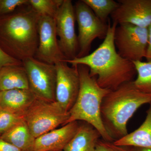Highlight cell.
<instances>
[{
    "mask_svg": "<svg viewBox=\"0 0 151 151\" xmlns=\"http://www.w3.org/2000/svg\"><path fill=\"white\" fill-rule=\"evenodd\" d=\"M108 33L103 43L92 53L81 58L65 61L72 66L86 65L92 77H96L102 87L115 90L122 84L134 80L137 74L134 63L122 58L114 43V33L117 23L108 21Z\"/></svg>",
    "mask_w": 151,
    "mask_h": 151,
    "instance_id": "6da1fadb",
    "label": "cell"
},
{
    "mask_svg": "<svg viewBox=\"0 0 151 151\" xmlns=\"http://www.w3.org/2000/svg\"><path fill=\"white\" fill-rule=\"evenodd\" d=\"M40 15L29 4L0 16V48L22 62L34 57L38 45V25Z\"/></svg>",
    "mask_w": 151,
    "mask_h": 151,
    "instance_id": "7a4b0ae2",
    "label": "cell"
},
{
    "mask_svg": "<svg viewBox=\"0 0 151 151\" xmlns=\"http://www.w3.org/2000/svg\"><path fill=\"white\" fill-rule=\"evenodd\" d=\"M151 102V97L137 89L133 81L122 84L106 95L101 104V119L114 142L128 134L129 120L142 105Z\"/></svg>",
    "mask_w": 151,
    "mask_h": 151,
    "instance_id": "3957f363",
    "label": "cell"
},
{
    "mask_svg": "<svg viewBox=\"0 0 151 151\" xmlns=\"http://www.w3.org/2000/svg\"><path fill=\"white\" fill-rule=\"evenodd\" d=\"M80 86L75 104L69 111V118L66 124L82 121L94 127L100 133L102 139L113 142L103 125L101 116V105L104 97L111 90L100 87L96 77H92L86 65H78Z\"/></svg>",
    "mask_w": 151,
    "mask_h": 151,
    "instance_id": "277c9868",
    "label": "cell"
},
{
    "mask_svg": "<svg viewBox=\"0 0 151 151\" xmlns=\"http://www.w3.org/2000/svg\"><path fill=\"white\" fill-rule=\"evenodd\" d=\"M69 113L64 111L55 101L37 97L23 116L30 132L35 138L65 125Z\"/></svg>",
    "mask_w": 151,
    "mask_h": 151,
    "instance_id": "5b68a950",
    "label": "cell"
},
{
    "mask_svg": "<svg viewBox=\"0 0 151 151\" xmlns=\"http://www.w3.org/2000/svg\"><path fill=\"white\" fill-rule=\"evenodd\" d=\"M74 7L78 31V52L76 57L81 58L89 54L94 40L105 38L108 24L99 19L82 0L76 1Z\"/></svg>",
    "mask_w": 151,
    "mask_h": 151,
    "instance_id": "8992f818",
    "label": "cell"
},
{
    "mask_svg": "<svg viewBox=\"0 0 151 151\" xmlns=\"http://www.w3.org/2000/svg\"><path fill=\"white\" fill-rule=\"evenodd\" d=\"M114 43L118 53L132 62L145 58L148 47V30L129 24H118L114 33Z\"/></svg>",
    "mask_w": 151,
    "mask_h": 151,
    "instance_id": "52a82bcc",
    "label": "cell"
},
{
    "mask_svg": "<svg viewBox=\"0 0 151 151\" xmlns=\"http://www.w3.org/2000/svg\"><path fill=\"white\" fill-rule=\"evenodd\" d=\"M22 63L27 74L30 90L38 98L55 101V65L42 62L34 57L24 60Z\"/></svg>",
    "mask_w": 151,
    "mask_h": 151,
    "instance_id": "ba28073f",
    "label": "cell"
},
{
    "mask_svg": "<svg viewBox=\"0 0 151 151\" xmlns=\"http://www.w3.org/2000/svg\"><path fill=\"white\" fill-rule=\"evenodd\" d=\"M58 42L67 60L74 59L78 52V37L74 5L71 0H63L55 18Z\"/></svg>",
    "mask_w": 151,
    "mask_h": 151,
    "instance_id": "9c48e42d",
    "label": "cell"
},
{
    "mask_svg": "<svg viewBox=\"0 0 151 151\" xmlns=\"http://www.w3.org/2000/svg\"><path fill=\"white\" fill-rule=\"evenodd\" d=\"M38 45L35 55L42 62L55 64L67 60L60 47L55 19L40 16L38 25Z\"/></svg>",
    "mask_w": 151,
    "mask_h": 151,
    "instance_id": "30bf717a",
    "label": "cell"
},
{
    "mask_svg": "<svg viewBox=\"0 0 151 151\" xmlns=\"http://www.w3.org/2000/svg\"><path fill=\"white\" fill-rule=\"evenodd\" d=\"M55 65L57 72L55 102L69 112L75 104L80 89L78 68L77 66L70 67L65 60Z\"/></svg>",
    "mask_w": 151,
    "mask_h": 151,
    "instance_id": "8fae6325",
    "label": "cell"
},
{
    "mask_svg": "<svg viewBox=\"0 0 151 151\" xmlns=\"http://www.w3.org/2000/svg\"><path fill=\"white\" fill-rule=\"evenodd\" d=\"M117 9L111 14L113 22L129 24L147 28L151 24V0H118Z\"/></svg>",
    "mask_w": 151,
    "mask_h": 151,
    "instance_id": "7c38bea8",
    "label": "cell"
},
{
    "mask_svg": "<svg viewBox=\"0 0 151 151\" xmlns=\"http://www.w3.org/2000/svg\"><path fill=\"white\" fill-rule=\"evenodd\" d=\"M79 124L70 122L36 138L32 151H63L75 134Z\"/></svg>",
    "mask_w": 151,
    "mask_h": 151,
    "instance_id": "4fadbf2b",
    "label": "cell"
},
{
    "mask_svg": "<svg viewBox=\"0 0 151 151\" xmlns=\"http://www.w3.org/2000/svg\"><path fill=\"white\" fill-rule=\"evenodd\" d=\"M35 94L29 89H14L0 91V110L23 117L34 101Z\"/></svg>",
    "mask_w": 151,
    "mask_h": 151,
    "instance_id": "5bb4252c",
    "label": "cell"
},
{
    "mask_svg": "<svg viewBox=\"0 0 151 151\" xmlns=\"http://www.w3.org/2000/svg\"><path fill=\"white\" fill-rule=\"evenodd\" d=\"M100 133L90 124L84 122L63 151H95Z\"/></svg>",
    "mask_w": 151,
    "mask_h": 151,
    "instance_id": "9a60e30c",
    "label": "cell"
},
{
    "mask_svg": "<svg viewBox=\"0 0 151 151\" xmlns=\"http://www.w3.org/2000/svg\"><path fill=\"white\" fill-rule=\"evenodd\" d=\"M29 89L28 79L23 63L8 65L0 70V91Z\"/></svg>",
    "mask_w": 151,
    "mask_h": 151,
    "instance_id": "2e32d148",
    "label": "cell"
},
{
    "mask_svg": "<svg viewBox=\"0 0 151 151\" xmlns=\"http://www.w3.org/2000/svg\"><path fill=\"white\" fill-rule=\"evenodd\" d=\"M145 121L138 129L113 142L122 147H137L151 149V102Z\"/></svg>",
    "mask_w": 151,
    "mask_h": 151,
    "instance_id": "e0dca14e",
    "label": "cell"
},
{
    "mask_svg": "<svg viewBox=\"0 0 151 151\" xmlns=\"http://www.w3.org/2000/svg\"><path fill=\"white\" fill-rule=\"evenodd\" d=\"M0 138L22 151H32L35 139L24 120L1 135Z\"/></svg>",
    "mask_w": 151,
    "mask_h": 151,
    "instance_id": "ac0fdd59",
    "label": "cell"
},
{
    "mask_svg": "<svg viewBox=\"0 0 151 151\" xmlns=\"http://www.w3.org/2000/svg\"><path fill=\"white\" fill-rule=\"evenodd\" d=\"M137 70V77L133 81L135 87L151 97V62H133Z\"/></svg>",
    "mask_w": 151,
    "mask_h": 151,
    "instance_id": "d6986e66",
    "label": "cell"
},
{
    "mask_svg": "<svg viewBox=\"0 0 151 151\" xmlns=\"http://www.w3.org/2000/svg\"><path fill=\"white\" fill-rule=\"evenodd\" d=\"M91 9L95 15L106 23L109 16L117 9L118 2L113 0H82Z\"/></svg>",
    "mask_w": 151,
    "mask_h": 151,
    "instance_id": "ffe728a7",
    "label": "cell"
},
{
    "mask_svg": "<svg viewBox=\"0 0 151 151\" xmlns=\"http://www.w3.org/2000/svg\"><path fill=\"white\" fill-rule=\"evenodd\" d=\"M29 4L40 16L55 19L63 0H29Z\"/></svg>",
    "mask_w": 151,
    "mask_h": 151,
    "instance_id": "44dd1931",
    "label": "cell"
},
{
    "mask_svg": "<svg viewBox=\"0 0 151 151\" xmlns=\"http://www.w3.org/2000/svg\"><path fill=\"white\" fill-rule=\"evenodd\" d=\"M24 120L23 116L0 110V136Z\"/></svg>",
    "mask_w": 151,
    "mask_h": 151,
    "instance_id": "7402d4cb",
    "label": "cell"
},
{
    "mask_svg": "<svg viewBox=\"0 0 151 151\" xmlns=\"http://www.w3.org/2000/svg\"><path fill=\"white\" fill-rule=\"evenodd\" d=\"M29 4V0H0V16L12 13L19 7Z\"/></svg>",
    "mask_w": 151,
    "mask_h": 151,
    "instance_id": "603a6c76",
    "label": "cell"
},
{
    "mask_svg": "<svg viewBox=\"0 0 151 151\" xmlns=\"http://www.w3.org/2000/svg\"><path fill=\"white\" fill-rule=\"evenodd\" d=\"M95 151H129L127 147L117 146L112 142L100 139L97 143Z\"/></svg>",
    "mask_w": 151,
    "mask_h": 151,
    "instance_id": "cb8c5ba5",
    "label": "cell"
},
{
    "mask_svg": "<svg viewBox=\"0 0 151 151\" xmlns=\"http://www.w3.org/2000/svg\"><path fill=\"white\" fill-rule=\"evenodd\" d=\"M22 62L11 57L5 53L0 48V70L8 65L21 64Z\"/></svg>",
    "mask_w": 151,
    "mask_h": 151,
    "instance_id": "d4e9b609",
    "label": "cell"
},
{
    "mask_svg": "<svg viewBox=\"0 0 151 151\" xmlns=\"http://www.w3.org/2000/svg\"><path fill=\"white\" fill-rule=\"evenodd\" d=\"M0 151H22L0 138Z\"/></svg>",
    "mask_w": 151,
    "mask_h": 151,
    "instance_id": "484cf974",
    "label": "cell"
},
{
    "mask_svg": "<svg viewBox=\"0 0 151 151\" xmlns=\"http://www.w3.org/2000/svg\"><path fill=\"white\" fill-rule=\"evenodd\" d=\"M148 47L145 58L147 62H151V24L147 27Z\"/></svg>",
    "mask_w": 151,
    "mask_h": 151,
    "instance_id": "4316f807",
    "label": "cell"
},
{
    "mask_svg": "<svg viewBox=\"0 0 151 151\" xmlns=\"http://www.w3.org/2000/svg\"><path fill=\"white\" fill-rule=\"evenodd\" d=\"M129 151H151V149L137 147H127Z\"/></svg>",
    "mask_w": 151,
    "mask_h": 151,
    "instance_id": "83f0119b",
    "label": "cell"
},
{
    "mask_svg": "<svg viewBox=\"0 0 151 151\" xmlns=\"http://www.w3.org/2000/svg\"></svg>",
    "mask_w": 151,
    "mask_h": 151,
    "instance_id": "f1b7e54d",
    "label": "cell"
}]
</instances>
